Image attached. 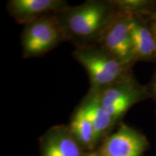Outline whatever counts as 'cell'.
<instances>
[{"label": "cell", "instance_id": "obj_1", "mask_svg": "<svg viewBox=\"0 0 156 156\" xmlns=\"http://www.w3.org/2000/svg\"><path fill=\"white\" fill-rule=\"evenodd\" d=\"M119 12L114 0H88L54 14L66 41L77 48L98 46L104 32Z\"/></svg>", "mask_w": 156, "mask_h": 156}, {"label": "cell", "instance_id": "obj_2", "mask_svg": "<svg viewBox=\"0 0 156 156\" xmlns=\"http://www.w3.org/2000/svg\"><path fill=\"white\" fill-rule=\"evenodd\" d=\"M73 56L88 74L90 90L104 88L132 74V65L123 63L99 46L75 48Z\"/></svg>", "mask_w": 156, "mask_h": 156}, {"label": "cell", "instance_id": "obj_3", "mask_svg": "<svg viewBox=\"0 0 156 156\" xmlns=\"http://www.w3.org/2000/svg\"><path fill=\"white\" fill-rule=\"evenodd\" d=\"M88 92L119 124L129 109L151 95L147 87L138 83L132 74L104 88L95 91L89 90Z\"/></svg>", "mask_w": 156, "mask_h": 156}, {"label": "cell", "instance_id": "obj_4", "mask_svg": "<svg viewBox=\"0 0 156 156\" xmlns=\"http://www.w3.org/2000/svg\"><path fill=\"white\" fill-rule=\"evenodd\" d=\"M64 41L65 37L54 13L25 25L21 34L25 58L44 56Z\"/></svg>", "mask_w": 156, "mask_h": 156}, {"label": "cell", "instance_id": "obj_5", "mask_svg": "<svg viewBox=\"0 0 156 156\" xmlns=\"http://www.w3.org/2000/svg\"><path fill=\"white\" fill-rule=\"evenodd\" d=\"M148 147L145 136L125 124L103 140L88 156H142Z\"/></svg>", "mask_w": 156, "mask_h": 156}, {"label": "cell", "instance_id": "obj_6", "mask_svg": "<svg viewBox=\"0 0 156 156\" xmlns=\"http://www.w3.org/2000/svg\"><path fill=\"white\" fill-rule=\"evenodd\" d=\"M132 15L120 10L104 32L98 44L119 61L132 66L136 62L130 34Z\"/></svg>", "mask_w": 156, "mask_h": 156}, {"label": "cell", "instance_id": "obj_7", "mask_svg": "<svg viewBox=\"0 0 156 156\" xmlns=\"http://www.w3.org/2000/svg\"><path fill=\"white\" fill-rule=\"evenodd\" d=\"M40 156H88L70 132L69 126H51L39 138Z\"/></svg>", "mask_w": 156, "mask_h": 156}, {"label": "cell", "instance_id": "obj_8", "mask_svg": "<svg viewBox=\"0 0 156 156\" xmlns=\"http://www.w3.org/2000/svg\"><path fill=\"white\" fill-rule=\"evenodd\" d=\"M69 7L67 2L64 0H10L7 5L10 16L25 25Z\"/></svg>", "mask_w": 156, "mask_h": 156}, {"label": "cell", "instance_id": "obj_9", "mask_svg": "<svg viewBox=\"0 0 156 156\" xmlns=\"http://www.w3.org/2000/svg\"><path fill=\"white\" fill-rule=\"evenodd\" d=\"M78 106L92 123L98 145L112 133L119 124L90 93H87Z\"/></svg>", "mask_w": 156, "mask_h": 156}, {"label": "cell", "instance_id": "obj_10", "mask_svg": "<svg viewBox=\"0 0 156 156\" xmlns=\"http://www.w3.org/2000/svg\"><path fill=\"white\" fill-rule=\"evenodd\" d=\"M132 46L136 61H150L156 58V41L152 28L132 15L130 23Z\"/></svg>", "mask_w": 156, "mask_h": 156}, {"label": "cell", "instance_id": "obj_11", "mask_svg": "<svg viewBox=\"0 0 156 156\" xmlns=\"http://www.w3.org/2000/svg\"><path fill=\"white\" fill-rule=\"evenodd\" d=\"M68 126L75 139L87 153L93 151L98 146L92 123L79 106L72 115Z\"/></svg>", "mask_w": 156, "mask_h": 156}, {"label": "cell", "instance_id": "obj_12", "mask_svg": "<svg viewBox=\"0 0 156 156\" xmlns=\"http://www.w3.org/2000/svg\"><path fill=\"white\" fill-rule=\"evenodd\" d=\"M114 2L120 10L133 15L147 12L152 4L151 2L145 0H114Z\"/></svg>", "mask_w": 156, "mask_h": 156}, {"label": "cell", "instance_id": "obj_13", "mask_svg": "<svg viewBox=\"0 0 156 156\" xmlns=\"http://www.w3.org/2000/svg\"><path fill=\"white\" fill-rule=\"evenodd\" d=\"M149 90L150 95H152L156 100V74L153 78V82L151 83V88H150V90Z\"/></svg>", "mask_w": 156, "mask_h": 156}, {"label": "cell", "instance_id": "obj_14", "mask_svg": "<svg viewBox=\"0 0 156 156\" xmlns=\"http://www.w3.org/2000/svg\"><path fill=\"white\" fill-rule=\"evenodd\" d=\"M152 20H153V25L156 27V12H155L152 13Z\"/></svg>", "mask_w": 156, "mask_h": 156}, {"label": "cell", "instance_id": "obj_15", "mask_svg": "<svg viewBox=\"0 0 156 156\" xmlns=\"http://www.w3.org/2000/svg\"><path fill=\"white\" fill-rule=\"evenodd\" d=\"M152 30H153V34H154V36H155V41H156V27L155 26V25H152Z\"/></svg>", "mask_w": 156, "mask_h": 156}]
</instances>
